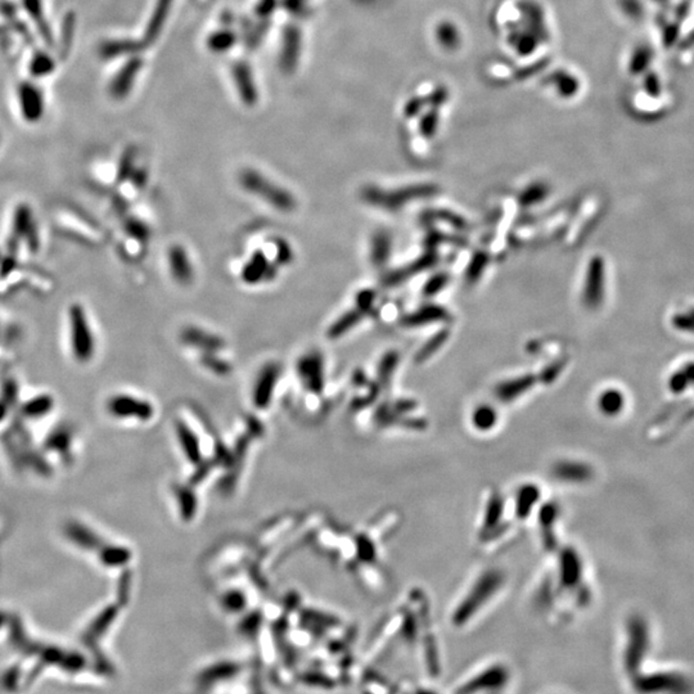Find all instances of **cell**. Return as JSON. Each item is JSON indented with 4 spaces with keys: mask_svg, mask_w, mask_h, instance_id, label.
I'll list each match as a JSON object with an SVG mask.
<instances>
[{
    "mask_svg": "<svg viewBox=\"0 0 694 694\" xmlns=\"http://www.w3.org/2000/svg\"><path fill=\"white\" fill-rule=\"evenodd\" d=\"M238 182L245 191L266 202L281 213H292L298 207L293 193L255 169L241 171Z\"/></svg>",
    "mask_w": 694,
    "mask_h": 694,
    "instance_id": "cell-1",
    "label": "cell"
},
{
    "mask_svg": "<svg viewBox=\"0 0 694 694\" xmlns=\"http://www.w3.org/2000/svg\"><path fill=\"white\" fill-rule=\"evenodd\" d=\"M436 192L437 188L431 184L411 185L391 191L378 188L376 185H368L362 191V199L368 205L387 211H396L411 201L433 197Z\"/></svg>",
    "mask_w": 694,
    "mask_h": 694,
    "instance_id": "cell-2",
    "label": "cell"
},
{
    "mask_svg": "<svg viewBox=\"0 0 694 694\" xmlns=\"http://www.w3.org/2000/svg\"><path fill=\"white\" fill-rule=\"evenodd\" d=\"M72 354L78 362H88L95 351V339L83 305L72 304L67 312Z\"/></svg>",
    "mask_w": 694,
    "mask_h": 694,
    "instance_id": "cell-3",
    "label": "cell"
},
{
    "mask_svg": "<svg viewBox=\"0 0 694 694\" xmlns=\"http://www.w3.org/2000/svg\"><path fill=\"white\" fill-rule=\"evenodd\" d=\"M604 260L601 256H594L589 262L582 292L584 304L589 309H598L602 305L604 298Z\"/></svg>",
    "mask_w": 694,
    "mask_h": 694,
    "instance_id": "cell-4",
    "label": "cell"
},
{
    "mask_svg": "<svg viewBox=\"0 0 694 694\" xmlns=\"http://www.w3.org/2000/svg\"><path fill=\"white\" fill-rule=\"evenodd\" d=\"M242 671V665L233 659H219L205 666L196 676L201 688H213L237 678Z\"/></svg>",
    "mask_w": 694,
    "mask_h": 694,
    "instance_id": "cell-5",
    "label": "cell"
},
{
    "mask_svg": "<svg viewBox=\"0 0 694 694\" xmlns=\"http://www.w3.org/2000/svg\"><path fill=\"white\" fill-rule=\"evenodd\" d=\"M279 266L276 262H270L262 249L255 251L248 261L243 265L241 271V279L243 283L248 286L270 282L278 274Z\"/></svg>",
    "mask_w": 694,
    "mask_h": 694,
    "instance_id": "cell-6",
    "label": "cell"
},
{
    "mask_svg": "<svg viewBox=\"0 0 694 694\" xmlns=\"http://www.w3.org/2000/svg\"><path fill=\"white\" fill-rule=\"evenodd\" d=\"M496 579L498 577L495 575H489L477 584V588L472 590V593L468 595L467 599L464 602H461L459 608L457 609V612L454 615L455 623H467L471 616L475 615L476 612L480 609L482 603H486L489 601L490 594L493 592H495Z\"/></svg>",
    "mask_w": 694,
    "mask_h": 694,
    "instance_id": "cell-7",
    "label": "cell"
},
{
    "mask_svg": "<svg viewBox=\"0 0 694 694\" xmlns=\"http://www.w3.org/2000/svg\"><path fill=\"white\" fill-rule=\"evenodd\" d=\"M508 680V671L503 666L496 665L486 669L472 680L461 686L457 694H478L493 692L505 686Z\"/></svg>",
    "mask_w": 694,
    "mask_h": 694,
    "instance_id": "cell-8",
    "label": "cell"
},
{
    "mask_svg": "<svg viewBox=\"0 0 694 694\" xmlns=\"http://www.w3.org/2000/svg\"><path fill=\"white\" fill-rule=\"evenodd\" d=\"M298 375L307 389L320 392L324 386V362L322 355L312 351L300 358Z\"/></svg>",
    "mask_w": 694,
    "mask_h": 694,
    "instance_id": "cell-9",
    "label": "cell"
},
{
    "mask_svg": "<svg viewBox=\"0 0 694 694\" xmlns=\"http://www.w3.org/2000/svg\"><path fill=\"white\" fill-rule=\"evenodd\" d=\"M180 340L185 345L199 348L204 353H218L225 347V341L223 337L197 326L183 328L180 333Z\"/></svg>",
    "mask_w": 694,
    "mask_h": 694,
    "instance_id": "cell-10",
    "label": "cell"
},
{
    "mask_svg": "<svg viewBox=\"0 0 694 694\" xmlns=\"http://www.w3.org/2000/svg\"><path fill=\"white\" fill-rule=\"evenodd\" d=\"M167 262L174 281L183 286L192 283L194 278V270L189 254L182 245L171 246L167 252Z\"/></svg>",
    "mask_w": 694,
    "mask_h": 694,
    "instance_id": "cell-11",
    "label": "cell"
},
{
    "mask_svg": "<svg viewBox=\"0 0 694 694\" xmlns=\"http://www.w3.org/2000/svg\"><path fill=\"white\" fill-rule=\"evenodd\" d=\"M279 367L276 363H269L262 368L257 377L254 389V401L257 406L264 408L269 404L271 395L276 389V381L279 378Z\"/></svg>",
    "mask_w": 694,
    "mask_h": 694,
    "instance_id": "cell-12",
    "label": "cell"
},
{
    "mask_svg": "<svg viewBox=\"0 0 694 694\" xmlns=\"http://www.w3.org/2000/svg\"><path fill=\"white\" fill-rule=\"evenodd\" d=\"M110 409L121 417H136L141 419H148L152 417V406L148 403L127 395H121L112 399Z\"/></svg>",
    "mask_w": 694,
    "mask_h": 694,
    "instance_id": "cell-13",
    "label": "cell"
},
{
    "mask_svg": "<svg viewBox=\"0 0 694 694\" xmlns=\"http://www.w3.org/2000/svg\"><path fill=\"white\" fill-rule=\"evenodd\" d=\"M436 260H437V256L435 255L433 251H430V252H427L425 255L420 256L418 260H416L411 265H408L405 268H401V269L390 271L387 276L383 278V284L387 286V287H392V286L403 283L406 279H409L411 276L418 274L420 271L431 268L433 264L436 262Z\"/></svg>",
    "mask_w": 694,
    "mask_h": 694,
    "instance_id": "cell-14",
    "label": "cell"
},
{
    "mask_svg": "<svg viewBox=\"0 0 694 694\" xmlns=\"http://www.w3.org/2000/svg\"><path fill=\"white\" fill-rule=\"evenodd\" d=\"M368 312H365L360 306L355 304L353 309L347 310L341 315L340 318L336 319L331 326L327 329V337L331 340H337L343 337L345 334L350 332L353 328L358 326L363 319L367 317Z\"/></svg>",
    "mask_w": 694,
    "mask_h": 694,
    "instance_id": "cell-15",
    "label": "cell"
},
{
    "mask_svg": "<svg viewBox=\"0 0 694 694\" xmlns=\"http://www.w3.org/2000/svg\"><path fill=\"white\" fill-rule=\"evenodd\" d=\"M447 318H449V312L445 307L439 306V305H425L417 312L404 317L401 323L405 327H419L425 326L430 323L444 322Z\"/></svg>",
    "mask_w": 694,
    "mask_h": 694,
    "instance_id": "cell-16",
    "label": "cell"
},
{
    "mask_svg": "<svg viewBox=\"0 0 694 694\" xmlns=\"http://www.w3.org/2000/svg\"><path fill=\"white\" fill-rule=\"evenodd\" d=\"M391 252H392V240L390 234L386 230H378L373 234L372 241H370V261L377 266L382 268L386 265V262L390 260Z\"/></svg>",
    "mask_w": 694,
    "mask_h": 694,
    "instance_id": "cell-17",
    "label": "cell"
},
{
    "mask_svg": "<svg viewBox=\"0 0 694 694\" xmlns=\"http://www.w3.org/2000/svg\"><path fill=\"white\" fill-rule=\"evenodd\" d=\"M13 233L18 240H28L31 245L35 243V223L29 206L21 205L16 210Z\"/></svg>",
    "mask_w": 694,
    "mask_h": 694,
    "instance_id": "cell-18",
    "label": "cell"
},
{
    "mask_svg": "<svg viewBox=\"0 0 694 694\" xmlns=\"http://www.w3.org/2000/svg\"><path fill=\"white\" fill-rule=\"evenodd\" d=\"M22 114L29 121H36L43 114V102L33 88L22 94Z\"/></svg>",
    "mask_w": 694,
    "mask_h": 694,
    "instance_id": "cell-19",
    "label": "cell"
},
{
    "mask_svg": "<svg viewBox=\"0 0 694 694\" xmlns=\"http://www.w3.org/2000/svg\"><path fill=\"white\" fill-rule=\"evenodd\" d=\"M548 193H549V189H548V187L546 184H543V183H534V184L529 185L521 193V196H519V204H521V206H524V207H530V206L539 204L543 199H546Z\"/></svg>",
    "mask_w": 694,
    "mask_h": 694,
    "instance_id": "cell-20",
    "label": "cell"
},
{
    "mask_svg": "<svg viewBox=\"0 0 694 694\" xmlns=\"http://www.w3.org/2000/svg\"><path fill=\"white\" fill-rule=\"evenodd\" d=\"M534 382H535L534 376L527 375V376L521 377V378H517L514 381L503 383L499 387V395L502 397L517 396L521 392L527 390Z\"/></svg>",
    "mask_w": 694,
    "mask_h": 694,
    "instance_id": "cell-21",
    "label": "cell"
},
{
    "mask_svg": "<svg viewBox=\"0 0 694 694\" xmlns=\"http://www.w3.org/2000/svg\"><path fill=\"white\" fill-rule=\"evenodd\" d=\"M488 262H489V255L486 252H483V251L476 252L472 260L469 262V265H468L467 271H466L468 282H471V283L477 282L480 279V276H482L483 270L486 268Z\"/></svg>",
    "mask_w": 694,
    "mask_h": 694,
    "instance_id": "cell-22",
    "label": "cell"
},
{
    "mask_svg": "<svg viewBox=\"0 0 694 694\" xmlns=\"http://www.w3.org/2000/svg\"><path fill=\"white\" fill-rule=\"evenodd\" d=\"M449 331L447 329H442L440 332L436 333L433 337H431L430 340L427 341L425 343V346L420 348L418 355H417V360L418 362H423L427 358H430L431 355L435 354L440 347L442 346L445 342H447V339H449Z\"/></svg>",
    "mask_w": 694,
    "mask_h": 694,
    "instance_id": "cell-23",
    "label": "cell"
},
{
    "mask_svg": "<svg viewBox=\"0 0 694 694\" xmlns=\"http://www.w3.org/2000/svg\"><path fill=\"white\" fill-rule=\"evenodd\" d=\"M201 363L205 368L210 369L215 375H219V376H227L228 373H230V370H232L230 364L225 362L224 359H221L220 356L216 355V353H204V355L201 356Z\"/></svg>",
    "mask_w": 694,
    "mask_h": 694,
    "instance_id": "cell-24",
    "label": "cell"
},
{
    "mask_svg": "<svg viewBox=\"0 0 694 694\" xmlns=\"http://www.w3.org/2000/svg\"><path fill=\"white\" fill-rule=\"evenodd\" d=\"M671 324L679 332L694 334V307L674 314Z\"/></svg>",
    "mask_w": 694,
    "mask_h": 694,
    "instance_id": "cell-25",
    "label": "cell"
},
{
    "mask_svg": "<svg viewBox=\"0 0 694 694\" xmlns=\"http://www.w3.org/2000/svg\"><path fill=\"white\" fill-rule=\"evenodd\" d=\"M179 437H180V441H182V445H183L185 452H187L188 458L191 461H197L199 458V442H197V439L194 437V435L187 427L182 425L179 428Z\"/></svg>",
    "mask_w": 694,
    "mask_h": 694,
    "instance_id": "cell-26",
    "label": "cell"
},
{
    "mask_svg": "<svg viewBox=\"0 0 694 694\" xmlns=\"http://www.w3.org/2000/svg\"><path fill=\"white\" fill-rule=\"evenodd\" d=\"M246 607V598L240 592H230L223 596V608L232 612L240 613Z\"/></svg>",
    "mask_w": 694,
    "mask_h": 694,
    "instance_id": "cell-27",
    "label": "cell"
},
{
    "mask_svg": "<svg viewBox=\"0 0 694 694\" xmlns=\"http://www.w3.org/2000/svg\"><path fill=\"white\" fill-rule=\"evenodd\" d=\"M125 229L131 238L139 240V241H147L151 237V229L146 223H143L142 220L135 219V218L128 220Z\"/></svg>",
    "mask_w": 694,
    "mask_h": 694,
    "instance_id": "cell-28",
    "label": "cell"
},
{
    "mask_svg": "<svg viewBox=\"0 0 694 694\" xmlns=\"http://www.w3.org/2000/svg\"><path fill=\"white\" fill-rule=\"evenodd\" d=\"M447 283H449V274L447 273L435 274L433 278H430L425 282V287H423V295L427 298L435 296L439 293L440 290H444Z\"/></svg>",
    "mask_w": 694,
    "mask_h": 694,
    "instance_id": "cell-29",
    "label": "cell"
},
{
    "mask_svg": "<svg viewBox=\"0 0 694 694\" xmlns=\"http://www.w3.org/2000/svg\"><path fill=\"white\" fill-rule=\"evenodd\" d=\"M430 215H431L430 218L442 220V221L449 223L450 225H453V227L457 228V229H467L468 228L467 220L463 219L461 216L457 215V213L447 211V210H436V211H431Z\"/></svg>",
    "mask_w": 694,
    "mask_h": 694,
    "instance_id": "cell-30",
    "label": "cell"
},
{
    "mask_svg": "<svg viewBox=\"0 0 694 694\" xmlns=\"http://www.w3.org/2000/svg\"><path fill=\"white\" fill-rule=\"evenodd\" d=\"M293 260V249L290 247V243L284 240L276 241V264L281 268L284 265H288Z\"/></svg>",
    "mask_w": 694,
    "mask_h": 694,
    "instance_id": "cell-31",
    "label": "cell"
},
{
    "mask_svg": "<svg viewBox=\"0 0 694 694\" xmlns=\"http://www.w3.org/2000/svg\"><path fill=\"white\" fill-rule=\"evenodd\" d=\"M621 404H623V397L618 391H606L601 397V406H602L603 411H616Z\"/></svg>",
    "mask_w": 694,
    "mask_h": 694,
    "instance_id": "cell-32",
    "label": "cell"
},
{
    "mask_svg": "<svg viewBox=\"0 0 694 694\" xmlns=\"http://www.w3.org/2000/svg\"><path fill=\"white\" fill-rule=\"evenodd\" d=\"M134 161L135 156L133 153H125V156L122 157L120 165H119V169H117V180L119 182H125L127 179L134 174L135 169L133 167Z\"/></svg>",
    "mask_w": 694,
    "mask_h": 694,
    "instance_id": "cell-33",
    "label": "cell"
},
{
    "mask_svg": "<svg viewBox=\"0 0 694 694\" xmlns=\"http://www.w3.org/2000/svg\"><path fill=\"white\" fill-rule=\"evenodd\" d=\"M397 360H399V355L395 351H391L383 356L382 362L380 364V376L382 377L383 380H386L394 372Z\"/></svg>",
    "mask_w": 694,
    "mask_h": 694,
    "instance_id": "cell-34",
    "label": "cell"
},
{
    "mask_svg": "<svg viewBox=\"0 0 694 694\" xmlns=\"http://www.w3.org/2000/svg\"><path fill=\"white\" fill-rule=\"evenodd\" d=\"M376 300V292L373 290H362L356 295L355 304L360 306L365 312H370Z\"/></svg>",
    "mask_w": 694,
    "mask_h": 694,
    "instance_id": "cell-35",
    "label": "cell"
},
{
    "mask_svg": "<svg viewBox=\"0 0 694 694\" xmlns=\"http://www.w3.org/2000/svg\"><path fill=\"white\" fill-rule=\"evenodd\" d=\"M436 128H437V117H436V114H435L425 116L423 121H422V124H420V130H422V133L425 136H433Z\"/></svg>",
    "mask_w": 694,
    "mask_h": 694,
    "instance_id": "cell-36",
    "label": "cell"
},
{
    "mask_svg": "<svg viewBox=\"0 0 694 694\" xmlns=\"http://www.w3.org/2000/svg\"><path fill=\"white\" fill-rule=\"evenodd\" d=\"M189 503H194L193 496L191 495V493H183L180 496V507H182L183 516L187 518L192 516V512L194 510V504Z\"/></svg>",
    "mask_w": 694,
    "mask_h": 694,
    "instance_id": "cell-37",
    "label": "cell"
}]
</instances>
